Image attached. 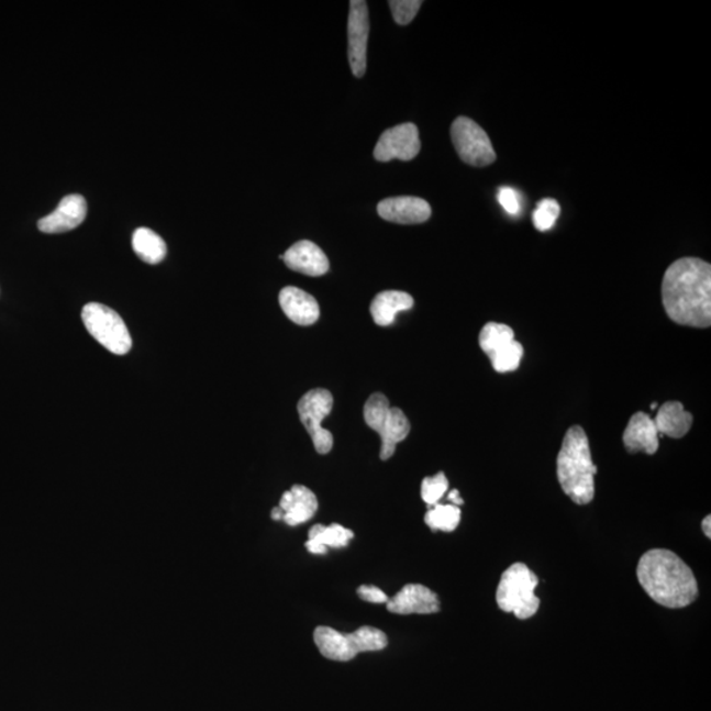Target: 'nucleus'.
Wrapping results in <instances>:
<instances>
[{
  "mask_svg": "<svg viewBox=\"0 0 711 711\" xmlns=\"http://www.w3.org/2000/svg\"><path fill=\"white\" fill-rule=\"evenodd\" d=\"M662 298L670 321L688 327H710V264L696 257L675 262L663 277Z\"/></svg>",
  "mask_w": 711,
  "mask_h": 711,
  "instance_id": "obj_1",
  "label": "nucleus"
},
{
  "mask_svg": "<svg viewBox=\"0 0 711 711\" xmlns=\"http://www.w3.org/2000/svg\"><path fill=\"white\" fill-rule=\"evenodd\" d=\"M636 576L644 591L664 608H687L699 597L693 570L673 551H648L637 564Z\"/></svg>",
  "mask_w": 711,
  "mask_h": 711,
  "instance_id": "obj_2",
  "label": "nucleus"
},
{
  "mask_svg": "<svg viewBox=\"0 0 711 711\" xmlns=\"http://www.w3.org/2000/svg\"><path fill=\"white\" fill-rule=\"evenodd\" d=\"M596 475L587 432L580 426L570 427L557 455V480L564 493L576 504L590 503L595 498Z\"/></svg>",
  "mask_w": 711,
  "mask_h": 711,
  "instance_id": "obj_3",
  "label": "nucleus"
},
{
  "mask_svg": "<svg viewBox=\"0 0 711 711\" xmlns=\"http://www.w3.org/2000/svg\"><path fill=\"white\" fill-rule=\"evenodd\" d=\"M540 578L526 564L515 563L503 571L497 589V604L504 613H513L518 620L533 618L541 607L535 589Z\"/></svg>",
  "mask_w": 711,
  "mask_h": 711,
  "instance_id": "obj_4",
  "label": "nucleus"
},
{
  "mask_svg": "<svg viewBox=\"0 0 711 711\" xmlns=\"http://www.w3.org/2000/svg\"><path fill=\"white\" fill-rule=\"evenodd\" d=\"M314 642L325 659L349 662L358 654L384 649L388 646V636L384 631L370 626L360 627L352 634L321 626L314 631Z\"/></svg>",
  "mask_w": 711,
  "mask_h": 711,
  "instance_id": "obj_5",
  "label": "nucleus"
},
{
  "mask_svg": "<svg viewBox=\"0 0 711 711\" xmlns=\"http://www.w3.org/2000/svg\"><path fill=\"white\" fill-rule=\"evenodd\" d=\"M364 421L381 436V460L387 462L395 455L398 443L410 434V422L403 411L391 408L387 397L375 393L364 407Z\"/></svg>",
  "mask_w": 711,
  "mask_h": 711,
  "instance_id": "obj_6",
  "label": "nucleus"
},
{
  "mask_svg": "<svg viewBox=\"0 0 711 711\" xmlns=\"http://www.w3.org/2000/svg\"><path fill=\"white\" fill-rule=\"evenodd\" d=\"M82 321L89 334L114 355H127L132 348V337L127 325L115 310L101 303L86 304Z\"/></svg>",
  "mask_w": 711,
  "mask_h": 711,
  "instance_id": "obj_7",
  "label": "nucleus"
},
{
  "mask_svg": "<svg viewBox=\"0 0 711 711\" xmlns=\"http://www.w3.org/2000/svg\"><path fill=\"white\" fill-rule=\"evenodd\" d=\"M478 343L498 374H510L520 368L524 351L509 325L495 322L485 324Z\"/></svg>",
  "mask_w": 711,
  "mask_h": 711,
  "instance_id": "obj_8",
  "label": "nucleus"
},
{
  "mask_svg": "<svg viewBox=\"0 0 711 711\" xmlns=\"http://www.w3.org/2000/svg\"><path fill=\"white\" fill-rule=\"evenodd\" d=\"M334 408V397L325 389H314L305 393L298 402V414L311 436L312 444L321 455H327L334 445V436L322 423Z\"/></svg>",
  "mask_w": 711,
  "mask_h": 711,
  "instance_id": "obj_9",
  "label": "nucleus"
},
{
  "mask_svg": "<svg viewBox=\"0 0 711 711\" xmlns=\"http://www.w3.org/2000/svg\"><path fill=\"white\" fill-rule=\"evenodd\" d=\"M451 137L465 164L482 168L496 162L497 155L487 132L471 119L457 118L452 123Z\"/></svg>",
  "mask_w": 711,
  "mask_h": 711,
  "instance_id": "obj_10",
  "label": "nucleus"
},
{
  "mask_svg": "<svg viewBox=\"0 0 711 711\" xmlns=\"http://www.w3.org/2000/svg\"><path fill=\"white\" fill-rule=\"evenodd\" d=\"M368 4L364 0H352L348 16V58L352 73L362 78L367 71L369 37Z\"/></svg>",
  "mask_w": 711,
  "mask_h": 711,
  "instance_id": "obj_11",
  "label": "nucleus"
},
{
  "mask_svg": "<svg viewBox=\"0 0 711 711\" xmlns=\"http://www.w3.org/2000/svg\"><path fill=\"white\" fill-rule=\"evenodd\" d=\"M421 152L420 131L413 123H403L384 132L375 148V158L389 163L398 158L410 162Z\"/></svg>",
  "mask_w": 711,
  "mask_h": 711,
  "instance_id": "obj_12",
  "label": "nucleus"
},
{
  "mask_svg": "<svg viewBox=\"0 0 711 711\" xmlns=\"http://www.w3.org/2000/svg\"><path fill=\"white\" fill-rule=\"evenodd\" d=\"M390 613L400 615L435 614L441 611V601L431 589L420 584H409L387 602Z\"/></svg>",
  "mask_w": 711,
  "mask_h": 711,
  "instance_id": "obj_13",
  "label": "nucleus"
},
{
  "mask_svg": "<svg viewBox=\"0 0 711 711\" xmlns=\"http://www.w3.org/2000/svg\"><path fill=\"white\" fill-rule=\"evenodd\" d=\"M86 214H88V203L82 196H66L52 214L38 222V230L45 234H64L82 224Z\"/></svg>",
  "mask_w": 711,
  "mask_h": 711,
  "instance_id": "obj_14",
  "label": "nucleus"
},
{
  "mask_svg": "<svg viewBox=\"0 0 711 711\" xmlns=\"http://www.w3.org/2000/svg\"><path fill=\"white\" fill-rule=\"evenodd\" d=\"M378 214L385 221L398 224H420L431 216L429 202L416 197H396L378 203Z\"/></svg>",
  "mask_w": 711,
  "mask_h": 711,
  "instance_id": "obj_15",
  "label": "nucleus"
},
{
  "mask_svg": "<svg viewBox=\"0 0 711 711\" xmlns=\"http://www.w3.org/2000/svg\"><path fill=\"white\" fill-rule=\"evenodd\" d=\"M280 258L289 269L310 277H321L330 269L327 256L316 244L309 241L291 245Z\"/></svg>",
  "mask_w": 711,
  "mask_h": 711,
  "instance_id": "obj_16",
  "label": "nucleus"
},
{
  "mask_svg": "<svg viewBox=\"0 0 711 711\" xmlns=\"http://www.w3.org/2000/svg\"><path fill=\"white\" fill-rule=\"evenodd\" d=\"M623 444L630 454L644 452L647 455H655L659 449V432L653 418L642 411L631 416L623 432Z\"/></svg>",
  "mask_w": 711,
  "mask_h": 711,
  "instance_id": "obj_17",
  "label": "nucleus"
},
{
  "mask_svg": "<svg viewBox=\"0 0 711 711\" xmlns=\"http://www.w3.org/2000/svg\"><path fill=\"white\" fill-rule=\"evenodd\" d=\"M278 508L282 510V521L288 526H298L309 522L315 515L318 510V500L314 491L303 487V485H295L290 490L285 491L281 497Z\"/></svg>",
  "mask_w": 711,
  "mask_h": 711,
  "instance_id": "obj_18",
  "label": "nucleus"
},
{
  "mask_svg": "<svg viewBox=\"0 0 711 711\" xmlns=\"http://www.w3.org/2000/svg\"><path fill=\"white\" fill-rule=\"evenodd\" d=\"M280 305L285 315L298 325H311L321 316L316 299L304 290L288 286L280 292Z\"/></svg>",
  "mask_w": 711,
  "mask_h": 711,
  "instance_id": "obj_19",
  "label": "nucleus"
},
{
  "mask_svg": "<svg viewBox=\"0 0 711 711\" xmlns=\"http://www.w3.org/2000/svg\"><path fill=\"white\" fill-rule=\"evenodd\" d=\"M414 298L404 291L387 290L377 295L370 304V314L377 325L387 327L401 311L413 309Z\"/></svg>",
  "mask_w": 711,
  "mask_h": 711,
  "instance_id": "obj_20",
  "label": "nucleus"
},
{
  "mask_svg": "<svg viewBox=\"0 0 711 711\" xmlns=\"http://www.w3.org/2000/svg\"><path fill=\"white\" fill-rule=\"evenodd\" d=\"M654 423L659 434L681 438L692 429L693 415L684 409L681 402L669 401L657 411Z\"/></svg>",
  "mask_w": 711,
  "mask_h": 711,
  "instance_id": "obj_21",
  "label": "nucleus"
},
{
  "mask_svg": "<svg viewBox=\"0 0 711 711\" xmlns=\"http://www.w3.org/2000/svg\"><path fill=\"white\" fill-rule=\"evenodd\" d=\"M354 536L355 534L351 530L343 527L342 524L334 523L331 526L315 524L309 531V541L305 542V548L310 554L325 555L329 547H347Z\"/></svg>",
  "mask_w": 711,
  "mask_h": 711,
  "instance_id": "obj_22",
  "label": "nucleus"
},
{
  "mask_svg": "<svg viewBox=\"0 0 711 711\" xmlns=\"http://www.w3.org/2000/svg\"><path fill=\"white\" fill-rule=\"evenodd\" d=\"M132 247L135 254L148 264L162 263L166 256V243L164 238L149 229H137L132 236Z\"/></svg>",
  "mask_w": 711,
  "mask_h": 711,
  "instance_id": "obj_23",
  "label": "nucleus"
},
{
  "mask_svg": "<svg viewBox=\"0 0 711 711\" xmlns=\"http://www.w3.org/2000/svg\"><path fill=\"white\" fill-rule=\"evenodd\" d=\"M462 521V510L455 507V504H434L427 511L426 516H424V522L427 526L436 533V531H443V533H452L460 524Z\"/></svg>",
  "mask_w": 711,
  "mask_h": 711,
  "instance_id": "obj_24",
  "label": "nucleus"
},
{
  "mask_svg": "<svg viewBox=\"0 0 711 711\" xmlns=\"http://www.w3.org/2000/svg\"><path fill=\"white\" fill-rule=\"evenodd\" d=\"M560 204L555 201V199H543L536 205V210L533 214V222L535 229L541 232H546L554 227L557 218L560 215Z\"/></svg>",
  "mask_w": 711,
  "mask_h": 711,
  "instance_id": "obj_25",
  "label": "nucleus"
},
{
  "mask_svg": "<svg viewBox=\"0 0 711 711\" xmlns=\"http://www.w3.org/2000/svg\"><path fill=\"white\" fill-rule=\"evenodd\" d=\"M449 482L447 477L441 471L434 477H426L422 482L421 496L422 500L429 504V507H434L438 501L442 500L445 493H447Z\"/></svg>",
  "mask_w": 711,
  "mask_h": 711,
  "instance_id": "obj_26",
  "label": "nucleus"
},
{
  "mask_svg": "<svg viewBox=\"0 0 711 711\" xmlns=\"http://www.w3.org/2000/svg\"><path fill=\"white\" fill-rule=\"evenodd\" d=\"M389 5L396 23L408 25L421 10L422 2L421 0H390Z\"/></svg>",
  "mask_w": 711,
  "mask_h": 711,
  "instance_id": "obj_27",
  "label": "nucleus"
},
{
  "mask_svg": "<svg viewBox=\"0 0 711 711\" xmlns=\"http://www.w3.org/2000/svg\"><path fill=\"white\" fill-rule=\"evenodd\" d=\"M497 199L502 205V209L507 211L509 215L515 216L520 214L521 198L516 190L509 188V186H503V188L498 190Z\"/></svg>",
  "mask_w": 711,
  "mask_h": 711,
  "instance_id": "obj_28",
  "label": "nucleus"
},
{
  "mask_svg": "<svg viewBox=\"0 0 711 711\" xmlns=\"http://www.w3.org/2000/svg\"><path fill=\"white\" fill-rule=\"evenodd\" d=\"M357 596L363 601L370 603H387L389 601V597L380 588L371 587V585H363L358 588Z\"/></svg>",
  "mask_w": 711,
  "mask_h": 711,
  "instance_id": "obj_29",
  "label": "nucleus"
},
{
  "mask_svg": "<svg viewBox=\"0 0 711 711\" xmlns=\"http://www.w3.org/2000/svg\"><path fill=\"white\" fill-rule=\"evenodd\" d=\"M710 522H711L710 515H708L706 520L702 521V531H703V534L708 536V540H710L711 537Z\"/></svg>",
  "mask_w": 711,
  "mask_h": 711,
  "instance_id": "obj_30",
  "label": "nucleus"
},
{
  "mask_svg": "<svg viewBox=\"0 0 711 711\" xmlns=\"http://www.w3.org/2000/svg\"><path fill=\"white\" fill-rule=\"evenodd\" d=\"M449 501L454 502L455 507H456V504H463L464 503L460 496H458V491L456 489L451 491Z\"/></svg>",
  "mask_w": 711,
  "mask_h": 711,
  "instance_id": "obj_31",
  "label": "nucleus"
},
{
  "mask_svg": "<svg viewBox=\"0 0 711 711\" xmlns=\"http://www.w3.org/2000/svg\"><path fill=\"white\" fill-rule=\"evenodd\" d=\"M282 515H284V513H282V510L280 508L277 507L274 510H271V520L282 521Z\"/></svg>",
  "mask_w": 711,
  "mask_h": 711,
  "instance_id": "obj_32",
  "label": "nucleus"
},
{
  "mask_svg": "<svg viewBox=\"0 0 711 711\" xmlns=\"http://www.w3.org/2000/svg\"><path fill=\"white\" fill-rule=\"evenodd\" d=\"M657 409V403L651 404V410H656Z\"/></svg>",
  "mask_w": 711,
  "mask_h": 711,
  "instance_id": "obj_33",
  "label": "nucleus"
}]
</instances>
